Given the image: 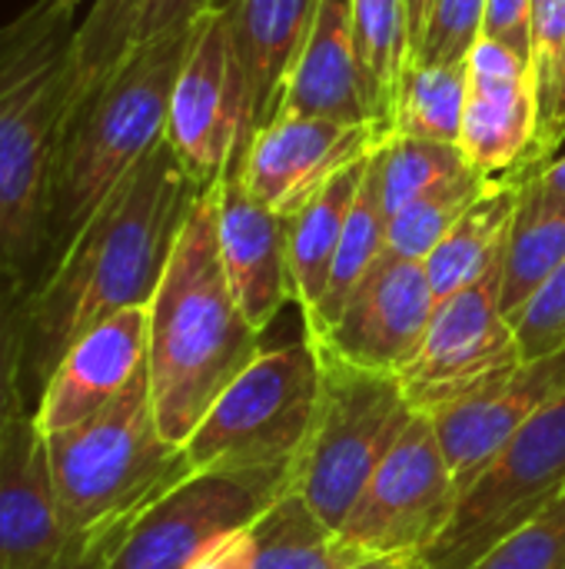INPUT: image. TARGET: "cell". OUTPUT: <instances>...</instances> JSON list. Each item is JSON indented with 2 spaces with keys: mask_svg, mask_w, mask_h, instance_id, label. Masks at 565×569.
<instances>
[{
  "mask_svg": "<svg viewBox=\"0 0 565 569\" xmlns=\"http://www.w3.org/2000/svg\"><path fill=\"white\" fill-rule=\"evenodd\" d=\"M203 190L167 137L110 190L23 303V397L33 410L63 353L107 317L150 307Z\"/></svg>",
  "mask_w": 565,
  "mask_h": 569,
  "instance_id": "obj_1",
  "label": "cell"
},
{
  "mask_svg": "<svg viewBox=\"0 0 565 569\" xmlns=\"http://www.w3.org/2000/svg\"><path fill=\"white\" fill-rule=\"evenodd\" d=\"M77 13L80 0H33L0 27V277L27 293L50 270L53 167L80 100Z\"/></svg>",
  "mask_w": 565,
  "mask_h": 569,
  "instance_id": "obj_2",
  "label": "cell"
},
{
  "mask_svg": "<svg viewBox=\"0 0 565 569\" xmlns=\"http://www.w3.org/2000/svg\"><path fill=\"white\" fill-rule=\"evenodd\" d=\"M260 350V330L243 317L220 260L213 183L196 197L150 300L147 380L163 437L183 447Z\"/></svg>",
  "mask_w": 565,
  "mask_h": 569,
  "instance_id": "obj_3",
  "label": "cell"
},
{
  "mask_svg": "<svg viewBox=\"0 0 565 569\" xmlns=\"http://www.w3.org/2000/svg\"><path fill=\"white\" fill-rule=\"evenodd\" d=\"M73 569H103L130 527L193 473L153 417L147 367L90 420L47 437Z\"/></svg>",
  "mask_w": 565,
  "mask_h": 569,
  "instance_id": "obj_4",
  "label": "cell"
},
{
  "mask_svg": "<svg viewBox=\"0 0 565 569\" xmlns=\"http://www.w3.org/2000/svg\"><path fill=\"white\" fill-rule=\"evenodd\" d=\"M193 33L196 23L133 47L77 100L60 140L50 187V267L110 197V190L163 140L173 83Z\"/></svg>",
  "mask_w": 565,
  "mask_h": 569,
  "instance_id": "obj_5",
  "label": "cell"
},
{
  "mask_svg": "<svg viewBox=\"0 0 565 569\" xmlns=\"http://www.w3.org/2000/svg\"><path fill=\"white\" fill-rule=\"evenodd\" d=\"M313 350L320 360V400L310 437L293 463L290 490H296L326 527L340 530L416 410L396 373L356 367L320 347Z\"/></svg>",
  "mask_w": 565,
  "mask_h": 569,
  "instance_id": "obj_6",
  "label": "cell"
},
{
  "mask_svg": "<svg viewBox=\"0 0 565 569\" xmlns=\"http://www.w3.org/2000/svg\"><path fill=\"white\" fill-rule=\"evenodd\" d=\"M320 400L313 343L260 350V357L213 400L183 443L193 470L290 473L310 437Z\"/></svg>",
  "mask_w": 565,
  "mask_h": 569,
  "instance_id": "obj_7",
  "label": "cell"
},
{
  "mask_svg": "<svg viewBox=\"0 0 565 569\" xmlns=\"http://www.w3.org/2000/svg\"><path fill=\"white\" fill-rule=\"evenodd\" d=\"M565 497V393L519 430L456 497L453 517L423 553L426 569H473Z\"/></svg>",
  "mask_w": 565,
  "mask_h": 569,
  "instance_id": "obj_8",
  "label": "cell"
},
{
  "mask_svg": "<svg viewBox=\"0 0 565 569\" xmlns=\"http://www.w3.org/2000/svg\"><path fill=\"white\" fill-rule=\"evenodd\" d=\"M163 137L200 190L213 187L226 167H240L246 157L253 140L250 87L223 7L196 20L193 43L173 83Z\"/></svg>",
  "mask_w": 565,
  "mask_h": 569,
  "instance_id": "obj_9",
  "label": "cell"
},
{
  "mask_svg": "<svg viewBox=\"0 0 565 569\" xmlns=\"http://www.w3.org/2000/svg\"><path fill=\"white\" fill-rule=\"evenodd\" d=\"M500 283L503 257L436 307L420 350L396 373L420 417H433L526 363L516 327L500 307Z\"/></svg>",
  "mask_w": 565,
  "mask_h": 569,
  "instance_id": "obj_10",
  "label": "cell"
},
{
  "mask_svg": "<svg viewBox=\"0 0 565 569\" xmlns=\"http://www.w3.org/2000/svg\"><path fill=\"white\" fill-rule=\"evenodd\" d=\"M286 490L290 473L193 470L130 527L103 569H190L216 543L253 527Z\"/></svg>",
  "mask_w": 565,
  "mask_h": 569,
  "instance_id": "obj_11",
  "label": "cell"
},
{
  "mask_svg": "<svg viewBox=\"0 0 565 569\" xmlns=\"http://www.w3.org/2000/svg\"><path fill=\"white\" fill-rule=\"evenodd\" d=\"M456 507V483L443 460L436 430L413 417L383 457L340 533L373 557H423Z\"/></svg>",
  "mask_w": 565,
  "mask_h": 569,
  "instance_id": "obj_12",
  "label": "cell"
},
{
  "mask_svg": "<svg viewBox=\"0 0 565 569\" xmlns=\"http://www.w3.org/2000/svg\"><path fill=\"white\" fill-rule=\"evenodd\" d=\"M440 300L423 263L380 257L313 347L366 370L400 373L420 350Z\"/></svg>",
  "mask_w": 565,
  "mask_h": 569,
  "instance_id": "obj_13",
  "label": "cell"
},
{
  "mask_svg": "<svg viewBox=\"0 0 565 569\" xmlns=\"http://www.w3.org/2000/svg\"><path fill=\"white\" fill-rule=\"evenodd\" d=\"M373 123H343L326 117H276L270 127L253 133L240 170L246 190L270 210L293 217L310 203L326 180L343 167L370 157L380 143Z\"/></svg>",
  "mask_w": 565,
  "mask_h": 569,
  "instance_id": "obj_14",
  "label": "cell"
},
{
  "mask_svg": "<svg viewBox=\"0 0 565 569\" xmlns=\"http://www.w3.org/2000/svg\"><path fill=\"white\" fill-rule=\"evenodd\" d=\"M565 393V350L526 360L513 373L426 417L436 430L456 497L483 467Z\"/></svg>",
  "mask_w": 565,
  "mask_h": 569,
  "instance_id": "obj_15",
  "label": "cell"
},
{
  "mask_svg": "<svg viewBox=\"0 0 565 569\" xmlns=\"http://www.w3.org/2000/svg\"><path fill=\"white\" fill-rule=\"evenodd\" d=\"M539 127L533 67L513 50L480 40L470 53V87L460 150L483 177L526 167Z\"/></svg>",
  "mask_w": 565,
  "mask_h": 569,
  "instance_id": "obj_16",
  "label": "cell"
},
{
  "mask_svg": "<svg viewBox=\"0 0 565 569\" xmlns=\"http://www.w3.org/2000/svg\"><path fill=\"white\" fill-rule=\"evenodd\" d=\"M147 330L150 307L120 310L87 330L63 353L37 407L30 410L40 433L53 437L70 430L113 403L147 367Z\"/></svg>",
  "mask_w": 565,
  "mask_h": 569,
  "instance_id": "obj_17",
  "label": "cell"
},
{
  "mask_svg": "<svg viewBox=\"0 0 565 569\" xmlns=\"http://www.w3.org/2000/svg\"><path fill=\"white\" fill-rule=\"evenodd\" d=\"M0 569H73L50 447L33 413L10 427L0 450Z\"/></svg>",
  "mask_w": 565,
  "mask_h": 569,
  "instance_id": "obj_18",
  "label": "cell"
},
{
  "mask_svg": "<svg viewBox=\"0 0 565 569\" xmlns=\"http://www.w3.org/2000/svg\"><path fill=\"white\" fill-rule=\"evenodd\" d=\"M290 217L263 207L243 183L240 170H223L216 180V240L230 290L253 323L266 330L276 313L293 303L286 267Z\"/></svg>",
  "mask_w": 565,
  "mask_h": 569,
  "instance_id": "obj_19",
  "label": "cell"
},
{
  "mask_svg": "<svg viewBox=\"0 0 565 569\" xmlns=\"http://www.w3.org/2000/svg\"><path fill=\"white\" fill-rule=\"evenodd\" d=\"M320 0H226L233 43L250 87L253 133L280 113L290 73L310 33Z\"/></svg>",
  "mask_w": 565,
  "mask_h": 569,
  "instance_id": "obj_20",
  "label": "cell"
},
{
  "mask_svg": "<svg viewBox=\"0 0 565 569\" xmlns=\"http://www.w3.org/2000/svg\"><path fill=\"white\" fill-rule=\"evenodd\" d=\"M350 10L353 0H320L276 117L300 113L343 123H370L353 50Z\"/></svg>",
  "mask_w": 565,
  "mask_h": 569,
  "instance_id": "obj_21",
  "label": "cell"
},
{
  "mask_svg": "<svg viewBox=\"0 0 565 569\" xmlns=\"http://www.w3.org/2000/svg\"><path fill=\"white\" fill-rule=\"evenodd\" d=\"M529 177V167H513L500 177H490L483 193L463 210V217L450 227L443 243L430 253L423 267L440 303L466 290L473 280H480L506 253V240Z\"/></svg>",
  "mask_w": 565,
  "mask_h": 569,
  "instance_id": "obj_22",
  "label": "cell"
},
{
  "mask_svg": "<svg viewBox=\"0 0 565 569\" xmlns=\"http://www.w3.org/2000/svg\"><path fill=\"white\" fill-rule=\"evenodd\" d=\"M370 157L343 167L333 180L323 183V190L303 203L286 227V267H290V297L300 307L303 323H310L323 303V293L330 287L333 260L356 200V190L363 183Z\"/></svg>",
  "mask_w": 565,
  "mask_h": 569,
  "instance_id": "obj_23",
  "label": "cell"
},
{
  "mask_svg": "<svg viewBox=\"0 0 565 569\" xmlns=\"http://www.w3.org/2000/svg\"><path fill=\"white\" fill-rule=\"evenodd\" d=\"M250 569H366L373 553L326 527L296 490H286L253 527Z\"/></svg>",
  "mask_w": 565,
  "mask_h": 569,
  "instance_id": "obj_24",
  "label": "cell"
},
{
  "mask_svg": "<svg viewBox=\"0 0 565 569\" xmlns=\"http://www.w3.org/2000/svg\"><path fill=\"white\" fill-rule=\"evenodd\" d=\"M350 23L366 117L380 137H390L400 77L410 63L406 0H353Z\"/></svg>",
  "mask_w": 565,
  "mask_h": 569,
  "instance_id": "obj_25",
  "label": "cell"
},
{
  "mask_svg": "<svg viewBox=\"0 0 565 569\" xmlns=\"http://www.w3.org/2000/svg\"><path fill=\"white\" fill-rule=\"evenodd\" d=\"M386 223H390V213H386V200H383V170H380V153L373 150L370 163H366V173H363V183L356 190V200H353V210H350L336 260H333V273H330V287L323 293V303H320L316 317L310 323H303L306 340L323 337L336 323V317L343 313L353 290L363 283V277L383 257V250H386Z\"/></svg>",
  "mask_w": 565,
  "mask_h": 569,
  "instance_id": "obj_26",
  "label": "cell"
},
{
  "mask_svg": "<svg viewBox=\"0 0 565 569\" xmlns=\"http://www.w3.org/2000/svg\"><path fill=\"white\" fill-rule=\"evenodd\" d=\"M565 260V203L543 200L529 190L523 193L519 213L513 220L506 253H503V283L500 307L513 320L533 293L563 267Z\"/></svg>",
  "mask_w": 565,
  "mask_h": 569,
  "instance_id": "obj_27",
  "label": "cell"
},
{
  "mask_svg": "<svg viewBox=\"0 0 565 569\" xmlns=\"http://www.w3.org/2000/svg\"><path fill=\"white\" fill-rule=\"evenodd\" d=\"M466 63H406L393 103V130L400 137L460 143L466 113Z\"/></svg>",
  "mask_w": 565,
  "mask_h": 569,
  "instance_id": "obj_28",
  "label": "cell"
},
{
  "mask_svg": "<svg viewBox=\"0 0 565 569\" xmlns=\"http://www.w3.org/2000/svg\"><path fill=\"white\" fill-rule=\"evenodd\" d=\"M380 170H383V200L386 213L410 207L413 200L436 193L443 187H453L470 177H483L470 167L460 143H440V140H416L390 133L376 143Z\"/></svg>",
  "mask_w": 565,
  "mask_h": 569,
  "instance_id": "obj_29",
  "label": "cell"
},
{
  "mask_svg": "<svg viewBox=\"0 0 565 569\" xmlns=\"http://www.w3.org/2000/svg\"><path fill=\"white\" fill-rule=\"evenodd\" d=\"M490 177H470L436 193L413 200L410 207L396 210L386 223V257L426 263L430 253L443 243L450 227L463 217V210L483 193Z\"/></svg>",
  "mask_w": 565,
  "mask_h": 569,
  "instance_id": "obj_30",
  "label": "cell"
},
{
  "mask_svg": "<svg viewBox=\"0 0 565 569\" xmlns=\"http://www.w3.org/2000/svg\"><path fill=\"white\" fill-rule=\"evenodd\" d=\"M143 0H93L77 27L80 97L97 87L133 47V30Z\"/></svg>",
  "mask_w": 565,
  "mask_h": 569,
  "instance_id": "obj_31",
  "label": "cell"
},
{
  "mask_svg": "<svg viewBox=\"0 0 565 569\" xmlns=\"http://www.w3.org/2000/svg\"><path fill=\"white\" fill-rule=\"evenodd\" d=\"M23 303L27 290L0 277V450L10 427L30 413L23 397Z\"/></svg>",
  "mask_w": 565,
  "mask_h": 569,
  "instance_id": "obj_32",
  "label": "cell"
},
{
  "mask_svg": "<svg viewBox=\"0 0 565 569\" xmlns=\"http://www.w3.org/2000/svg\"><path fill=\"white\" fill-rule=\"evenodd\" d=\"M486 0H433L413 63H466L483 40Z\"/></svg>",
  "mask_w": 565,
  "mask_h": 569,
  "instance_id": "obj_33",
  "label": "cell"
},
{
  "mask_svg": "<svg viewBox=\"0 0 565 569\" xmlns=\"http://www.w3.org/2000/svg\"><path fill=\"white\" fill-rule=\"evenodd\" d=\"M473 569H565V497Z\"/></svg>",
  "mask_w": 565,
  "mask_h": 569,
  "instance_id": "obj_34",
  "label": "cell"
},
{
  "mask_svg": "<svg viewBox=\"0 0 565 569\" xmlns=\"http://www.w3.org/2000/svg\"><path fill=\"white\" fill-rule=\"evenodd\" d=\"M523 360H539L565 350V260L513 317Z\"/></svg>",
  "mask_w": 565,
  "mask_h": 569,
  "instance_id": "obj_35",
  "label": "cell"
},
{
  "mask_svg": "<svg viewBox=\"0 0 565 569\" xmlns=\"http://www.w3.org/2000/svg\"><path fill=\"white\" fill-rule=\"evenodd\" d=\"M565 47V0H533V80L539 107L553 87Z\"/></svg>",
  "mask_w": 565,
  "mask_h": 569,
  "instance_id": "obj_36",
  "label": "cell"
},
{
  "mask_svg": "<svg viewBox=\"0 0 565 569\" xmlns=\"http://www.w3.org/2000/svg\"><path fill=\"white\" fill-rule=\"evenodd\" d=\"M483 40H493L533 67V0H486Z\"/></svg>",
  "mask_w": 565,
  "mask_h": 569,
  "instance_id": "obj_37",
  "label": "cell"
},
{
  "mask_svg": "<svg viewBox=\"0 0 565 569\" xmlns=\"http://www.w3.org/2000/svg\"><path fill=\"white\" fill-rule=\"evenodd\" d=\"M213 7H216V0H143L140 20L133 30V47L160 40V37L176 33V30H186Z\"/></svg>",
  "mask_w": 565,
  "mask_h": 569,
  "instance_id": "obj_38",
  "label": "cell"
},
{
  "mask_svg": "<svg viewBox=\"0 0 565 569\" xmlns=\"http://www.w3.org/2000/svg\"><path fill=\"white\" fill-rule=\"evenodd\" d=\"M565 140V47L559 53V63H556V77H553V87L539 107V127H536V140H533V150H529V160L526 167L536 170L539 163L553 160L556 150L563 147Z\"/></svg>",
  "mask_w": 565,
  "mask_h": 569,
  "instance_id": "obj_39",
  "label": "cell"
},
{
  "mask_svg": "<svg viewBox=\"0 0 565 569\" xmlns=\"http://www.w3.org/2000/svg\"><path fill=\"white\" fill-rule=\"evenodd\" d=\"M250 563H253V540H250V527H246V530L226 537L223 543H216L190 569H250Z\"/></svg>",
  "mask_w": 565,
  "mask_h": 569,
  "instance_id": "obj_40",
  "label": "cell"
},
{
  "mask_svg": "<svg viewBox=\"0 0 565 569\" xmlns=\"http://www.w3.org/2000/svg\"><path fill=\"white\" fill-rule=\"evenodd\" d=\"M529 190L543 200H556L565 203V153L553 157L546 163H539L529 177Z\"/></svg>",
  "mask_w": 565,
  "mask_h": 569,
  "instance_id": "obj_41",
  "label": "cell"
},
{
  "mask_svg": "<svg viewBox=\"0 0 565 569\" xmlns=\"http://www.w3.org/2000/svg\"><path fill=\"white\" fill-rule=\"evenodd\" d=\"M430 10H433V0H406V23H410V57L416 53V47H420V40H423L426 20H430Z\"/></svg>",
  "mask_w": 565,
  "mask_h": 569,
  "instance_id": "obj_42",
  "label": "cell"
},
{
  "mask_svg": "<svg viewBox=\"0 0 565 569\" xmlns=\"http://www.w3.org/2000/svg\"><path fill=\"white\" fill-rule=\"evenodd\" d=\"M366 569H426L423 557H380Z\"/></svg>",
  "mask_w": 565,
  "mask_h": 569,
  "instance_id": "obj_43",
  "label": "cell"
},
{
  "mask_svg": "<svg viewBox=\"0 0 565 569\" xmlns=\"http://www.w3.org/2000/svg\"><path fill=\"white\" fill-rule=\"evenodd\" d=\"M223 3H226V0H216V7H223Z\"/></svg>",
  "mask_w": 565,
  "mask_h": 569,
  "instance_id": "obj_44",
  "label": "cell"
}]
</instances>
